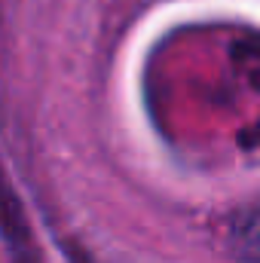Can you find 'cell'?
<instances>
[{
	"label": "cell",
	"mask_w": 260,
	"mask_h": 263,
	"mask_svg": "<svg viewBox=\"0 0 260 263\" xmlns=\"http://www.w3.org/2000/svg\"><path fill=\"white\" fill-rule=\"evenodd\" d=\"M0 239L9 245L12 257L18 263H37V245H34L25 205H22V196L15 193L3 162H0Z\"/></svg>",
	"instance_id": "6da1fadb"
},
{
	"label": "cell",
	"mask_w": 260,
	"mask_h": 263,
	"mask_svg": "<svg viewBox=\"0 0 260 263\" xmlns=\"http://www.w3.org/2000/svg\"><path fill=\"white\" fill-rule=\"evenodd\" d=\"M227 236H230V248L236 251L233 257H242V260H248V263L257 260V251H260L257 208H254V205H248V208L236 211V214H233V220H230Z\"/></svg>",
	"instance_id": "7a4b0ae2"
}]
</instances>
